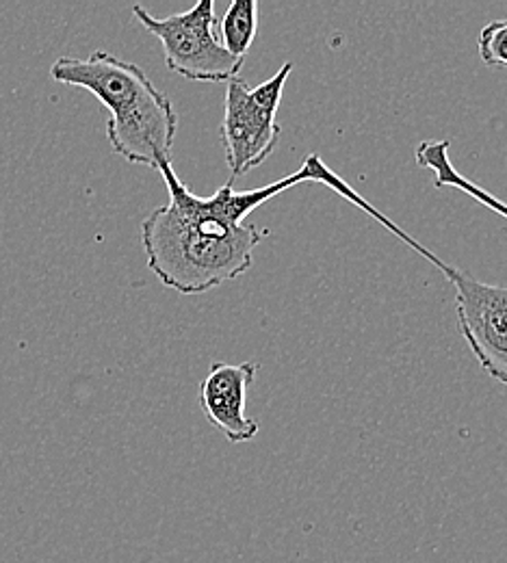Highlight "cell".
<instances>
[{"instance_id": "obj_8", "label": "cell", "mask_w": 507, "mask_h": 563, "mask_svg": "<svg viewBox=\"0 0 507 563\" xmlns=\"http://www.w3.org/2000/svg\"><path fill=\"white\" fill-rule=\"evenodd\" d=\"M258 2L232 0L219 22L221 46L236 59H245L258 33Z\"/></svg>"}, {"instance_id": "obj_5", "label": "cell", "mask_w": 507, "mask_h": 563, "mask_svg": "<svg viewBox=\"0 0 507 563\" xmlns=\"http://www.w3.org/2000/svg\"><path fill=\"white\" fill-rule=\"evenodd\" d=\"M455 290L458 328L480 366L507 386V286L491 284L444 263L440 272Z\"/></svg>"}, {"instance_id": "obj_2", "label": "cell", "mask_w": 507, "mask_h": 563, "mask_svg": "<svg viewBox=\"0 0 507 563\" xmlns=\"http://www.w3.org/2000/svg\"><path fill=\"white\" fill-rule=\"evenodd\" d=\"M51 76L62 85L91 91L102 102L109 111L107 140L118 156L152 169L172 163L176 109L137 64L93 51L85 59L59 57Z\"/></svg>"}, {"instance_id": "obj_1", "label": "cell", "mask_w": 507, "mask_h": 563, "mask_svg": "<svg viewBox=\"0 0 507 563\" xmlns=\"http://www.w3.org/2000/svg\"><path fill=\"white\" fill-rule=\"evenodd\" d=\"M319 161V154H308L295 174L252 191H234V183L228 180L209 198L191 194L174 163L158 165L169 205L154 209L142 223L147 269L180 295H202L236 280L269 236L267 228L245 223L247 214L301 183H317Z\"/></svg>"}, {"instance_id": "obj_6", "label": "cell", "mask_w": 507, "mask_h": 563, "mask_svg": "<svg viewBox=\"0 0 507 563\" xmlns=\"http://www.w3.org/2000/svg\"><path fill=\"white\" fill-rule=\"evenodd\" d=\"M256 377L254 362H216L200 386V408L223 438L232 444L252 442L258 422L247 417V390Z\"/></svg>"}, {"instance_id": "obj_4", "label": "cell", "mask_w": 507, "mask_h": 563, "mask_svg": "<svg viewBox=\"0 0 507 563\" xmlns=\"http://www.w3.org/2000/svg\"><path fill=\"white\" fill-rule=\"evenodd\" d=\"M133 15L163 46L165 66L196 82H230L239 78L245 59L232 57L216 35V2L200 0L183 13L154 18L135 4Z\"/></svg>"}, {"instance_id": "obj_3", "label": "cell", "mask_w": 507, "mask_h": 563, "mask_svg": "<svg viewBox=\"0 0 507 563\" xmlns=\"http://www.w3.org/2000/svg\"><path fill=\"white\" fill-rule=\"evenodd\" d=\"M293 64L287 62L265 82L250 87L241 78H232L225 87L221 143L230 183L261 167L280 141L278 109Z\"/></svg>"}, {"instance_id": "obj_9", "label": "cell", "mask_w": 507, "mask_h": 563, "mask_svg": "<svg viewBox=\"0 0 507 563\" xmlns=\"http://www.w3.org/2000/svg\"><path fill=\"white\" fill-rule=\"evenodd\" d=\"M480 57L491 68H507V20H495L482 29Z\"/></svg>"}, {"instance_id": "obj_7", "label": "cell", "mask_w": 507, "mask_h": 563, "mask_svg": "<svg viewBox=\"0 0 507 563\" xmlns=\"http://www.w3.org/2000/svg\"><path fill=\"white\" fill-rule=\"evenodd\" d=\"M449 147L451 143L447 140L426 141L417 147V163L426 169L434 172V187H451L455 191H462L466 196H471L473 200H477L480 205L488 207L491 211L502 214L507 221V205L502 202L499 198H495L491 191L482 189L477 183L469 180L464 174H460L455 169V165L451 163L449 156Z\"/></svg>"}]
</instances>
